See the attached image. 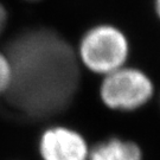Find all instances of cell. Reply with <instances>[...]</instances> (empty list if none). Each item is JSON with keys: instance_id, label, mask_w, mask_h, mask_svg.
Segmentation results:
<instances>
[{"instance_id": "cell-1", "label": "cell", "mask_w": 160, "mask_h": 160, "mask_svg": "<svg viewBox=\"0 0 160 160\" xmlns=\"http://www.w3.org/2000/svg\"><path fill=\"white\" fill-rule=\"evenodd\" d=\"M12 70L6 101L30 119H46L69 107L80 86L77 52L53 30H24L6 45Z\"/></svg>"}, {"instance_id": "cell-2", "label": "cell", "mask_w": 160, "mask_h": 160, "mask_svg": "<svg viewBox=\"0 0 160 160\" xmlns=\"http://www.w3.org/2000/svg\"><path fill=\"white\" fill-rule=\"evenodd\" d=\"M131 44L126 33L110 24L92 26L82 36L77 57L81 64L97 75H106L127 65Z\"/></svg>"}, {"instance_id": "cell-3", "label": "cell", "mask_w": 160, "mask_h": 160, "mask_svg": "<svg viewBox=\"0 0 160 160\" xmlns=\"http://www.w3.org/2000/svg\"><path fill=\"white\" fill-rule=\"evenodd\" d=\"M153 95L152 78L141 69L128 65L103 76L100 86V98L112 110H138L146 106Z\"/></svg>"}, {"instance_id": "cell-4", "label": "cell", "mask_w": 160, "mask_h": 160, "mask_svg": "<svg viewBox=\"0 0 160 160\" xmlns=\"http://www.w3.org/2000/svg\"><path fill=\"white\" fill-rule=\"evenodd\" d=\"M89 152L84 137L68 127H51L39 139L42 160H88Z\"/></svg>"}, {"instance_id": "cell-5", "label": "cell", "mask_w": 160, "mask_h": 160, "mask_svg": "<svg viewBox=\"0 0 160 160\" xmlns=\"http://www.w3.org/2000/svg\"><path fill=\"white\" fill-rule=\"evenodd\" d=\"M142 151L137 142L122 138H109L92 146L88 160H142Z\"/></svg>"}, {"instance_id": "cell-6", "label": "cell", "mask_w": 160, "mask_h": 160, "mask_svg": "<svg viewBox=\"0 0 160 160\" xmlns=\"http://www.w3.org/2000/svg\"><path fill=\"white\" fill-rule=\"evenodd\" d=\"M12 70L6 53L0 52V95H5L11 84Z\"/></svg>"}, {"instance_id": "cell-7", "label": "cell", "mask_w": 160, "mask_h": 160, "mask_svg": "<svg viewBox=\"0 0 160 160\" xmlns=\"http://www.w3.org/2000/svg\"><path fill=\"white\" fill-rule=\"evenodd\" d=\"M6 19H7V13H6L5 7L0 4V34L2 32V30L5 29Z\"/></svg>"}, {"instance_id": "cell-8", "label": "cell", "mask_w": 160, "mask_h": 160, "mask_svg": "<svg viewBox=\"0 0 160 160\" xmlns=\"http://www.w3.org/2000/svg\"><path fill=\"white\" fill-rule=\"evenodd\" d=\"M154 7L155 12H157V16L160 19V0H154Z\"/></svg>"}, {"instance_id": "cell-9", "label": "cell", "mask_w": 160, "mask_h": 160, "mask_svg": "<svg viewBox=\"0 0 160 160\" xmlns=\"http://www.w3.org/2000/svg\"><path fill=\"white\" fill-rule=\"evenodd\" d=\"M29 1H38V0H29Z\"/></svg>"}]
</instances>
